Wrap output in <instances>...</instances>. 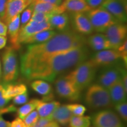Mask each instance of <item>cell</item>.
<instances>
[{"instance_id":"23","label":"cell","mask_w":127,"mask_h":127,"mask_svg":"<svg viewBox=\"0 0 127 127\" xmlns=\"http://www.w3.org/2000/svg\"><path fill=\"white\" fill-rule=\"evenodd\" d=\"M4 86V94L5 98L10 101L18 95L26 93L28 91L27 87L23 83L3 84Z\"/></svg>"},{"instance_id":"46","label":"cell","mask_w":127,"mask_h":127,"mask_svg":"<svg viewBox=\"0 0 127 127\" xmlns=\"http://www.w3.org/2000/svg\"><path fill=\"white\" fill-rule=\"evenodd\" d=\"M44 127H61L58 124V123H57L56 122H55L54 121H52L51 122H50L48 124L46 125Z\"/></svg>"},{"instance_id":"17","label":"cell","mask_w":127,"mask_h":127,"mask_svg":"<svg viewBox=\"0 0 127 127\" xmlns=\"http://www.w3.org/2000/svg\"><path fill=\"white\" fill-rule=\"evenodd\" d=\"M59 7L61 12L70 13L87 12L91 9L85 0H63V2Z\"/></svg>"},{"instance_id":"25","label":"cell","mask_w":127,"mask_h":127,"mask_svg":"<svg viewBox=\"0 0 127 127\" xmlns=\"http://www.w3.org/2000/svg\"><path fill=\"white\" fill-rule=\"evenodd\" d=\"M55 30H45L40 31L30 36L24 42L23 44H36L45 42L57 34Z\"/></svg>"},{"instance_id":"7","label":"cell","mask_w":127,"mask_h":127,"mask_svg":"<svg viewBox=\"0 0 127 127\" xmlns=\"http://www.w3.org/2000/svg\"><path fill=\"white\" fill-rule=\"evenodd\" d=\"M124 69L125 66H123L118 63L103 66L95 78L96 83L108 90L115 82L121 79Z\"/></svg>"},{"instance_id":"2","label":"cell","mask_w":127,"mask_h":127,"mask_svg":"<svg viewBox=\"0 0 127 127\" xmlns=\"http://www.w3.org/2000/svg\"><path fill=\"white\" fill-rule=\"evenodd\" d=\"M89 55L90 51L87 45L56 54L36 65L26 79L54 82L62 74L87 60Z\"/></svg>"},{"instance_id":"41","label":"cell","mask_w":127,"mask_h":127,"mask_svg":"<svg viewBox=\"0 0 127 127\" xmlns=\"http://www.w3.org/2000/svg\"><path fill=\"white\" fill-rule=\"evenodd\" d=\"M10 127H27L23 120L20 118H16L10 123Z\"/></svg>"},{"instance_id":"20","label":"cell","mask_w":127,"mask_h":127,"mask_svg":"<svg viewBox=\"0 0 127 127\" xmlns=\"http://www.w3.org/2000/svg\"><path fill=\"white\" fill-rule=\"evenodd\" d=\"M48 23L54 30H57L60 32L68 30L70 17L66 12H56L51 16Z\"/></svg>"},{"instance_id":"33","label":"cell","mask_w":127,"mask_h":127,"mask_svg":"<svg viewBox=\"0 0 127 127\" xmlns=\"http://www.w3.org/2000/svg\"><path fill=\"white\" fill-rule=\"evenodd\" d=\"M39 119L37 111H33L25 117L23 121L27 127H32Z\"/></svg>"},{"instance_id":"22","label":"cell","mask_w":127,"mask_h":127,"mask_svg":"<svg viewBox=\"0 0 127 127\" xmlns=\"http://www.w3.org/2000/svg\"><path fill=\"white\" fill-rule=\"evenodd\" d=\"M72 116V112L68 108L66 105H60L51 114L53 121L62 126L68 125Z\"/></svg>"},{"instance_id":"14","label":"cell","mask_w":127,"mask_h":127,"mask_svg":"<svg viewBox=\"0 0 127 127\" xmlns=\"http://www.w3.org/2000/svg\"><path fill=\"white\" fill-rule=\"evenodd\" d=\"M34 0H8L6 6L4 23L6 25L13 17L21 14L25 8L33 2Z\"/></svg>"},{"instance_id":"48","label":"cell","mask_w":127,"mask_h":127,"mask_svg":"<svg viewBox=\"0 0 127 127\" xmlns=\"http://www.w3.org/2000/svg\"><path fill=\"white\" fill-rule=\"evenodd\" d=\"M2 82V65H1V59H0V84Z\"/></svg>"},{"instance_id":"11","label":"cell","mask_w":127,"mask_h":127,"mask_svg":"<svg viewBox=\"0 0 127 127\" xmlns=\"http://www.w3.org/2000/svg\"><path fill=\"white\" fill-rule=\"evenodd\" d=\"M70 23L74 31L82 35H90L94 32L85 12L71 13Z\"/></svg>"},{"instance_id":"15","label":"cell","mask_w":127,"mask_h":127,"mask_svg":"<svg viewBox=\"0 0 127 127\" xmlns=\"http://www.w3.org/2000/svg\"><path fill=\"white\" fill-rule=\"evenodd\" d=\"M101 7L105 9L120 23H125L127 20V9L119 0H104Z\"/></svg>"},{"instance_id":"28","label":"cell","mask_w":127,"mask_h":127,"mask_svg":"<svg viewBox=\"0 0 127 127\" xmlns=\"http://www.w3.org/2000/svg\"><path fill=\"white\" fill-rule=\"evenodd\" d=\"M91 117L89 116L73 115L69 121V127H90L91 125Z\"/></svg>"},{"instance_id":"34","label":"cell","mask_w":127,"mask_h":127,"mask_svg":"<svg viewBox=\"0 0 127 127\" xmlns=\"http://www.w3.org/2000/svg\"><path fill=\"white\" fill-rule=\"evenodd\" d=\"M29 95L28 91L26 93L18 95L13 98V103L15 105H23L27 103L28 101Z\"/></svg>"},{"instance_id":"4","label":"cell","mask_w":127,"mask_h":127,"mask_svg":"<svg viewBox=\"0 0 127 127\" xmlns=\"http://www.w3.org/2000/svg\"><path fill=\"white\" fill-rule=\"evenodd\" d=\"M84 102L93 109H107L113 106L108 90L96 83L91 84L87 88Z\"/></svg>"},{"instance_id":"43","label":"cell","mask_w":127,"mask_h":127,"mask_svg":"<svg viewBox=\"0 0 127 127\" xmlns=\"http://www.w3.org/2000/svg\"><path fill=\"white\" fill-rule=\"evenodd\" d=\"M34 1H42L57 6H60L63 2V0H34Z\"/></svg>"},{"instance_id":"19","label":"cell","mask_w":127,"mask_h":127,"mask_svg":"<svg viewBox=\"0 0 127 127\" xmlns=\"http://www.w3.org/2000/svg\"><path fill=\"white\" fill-rule=\"evenodd\" d=\"M31 88L38 94L44 96V101H51L54 96L53 94L52 87L45 81L41 79H35L31 83Z\"/></svg>"},{"instance_id":"8","label":"cell","mask_w":127,"mask_h":127,"mask_svg":"<svg viewBox=\"0 0 127 127\" xmlns=\"http://www.w3.org/2000/svg\"><path fill=\"white\" fill-rule=\"evenodd\" d=\"M90 117L91 123L96 127H126L118 114L109 109L98 111Z\"/></svg>"},{"instance_id":"30","label":"cell","mask_w":127,"mask_h":127,"mask_svg":"<svg viewBox=\"0 0 127 127\" xmlns=\"http://www.w3.org/2000/svg\"><path fill=\"white\" fill-rule=\"evenodd\" d=\"M21 13V15H20V28L25 26L31 18L33 13V8L31 5L25 8Z\"/></svg>"},{"instance_id":"36","label":"cell","mask_w":127,"mask_h":127,"mask_svg":"<svg viewBox=\"0 0 127 127\" xmlns=\"http://www.w3.org/2000/svg\"><path fill=\"white\" fill-rule=\"evenodd\" d=\"M9 102V100L7 99L5 96L4 84L1 83L0 84V109L5 107Z\"/></svg>"},{"instance_id":"3","label":"cell","mask_w":127,"mask_h":127,"mask_svg":"<svg viewBox=\"0 0 127 127\" xmlns=\"http://www.w3.org/2000/svg\"><path fill=\"white\" fill-rule=\"evenodd\" d=\"M97 67L91 60H86L74 68L64 77L79 91L88 88L96 77Z\"/></svg>"},{"instance_id":"18","label":"cell","mask_w":127,"mask_h":127,"mask_svg":"<svg viewBox=\"0 0 127 127\" xmlns=\"http://www.w3.org/2000/svg\"><path fill=\"white\" fill-rule=\"evenodd\" d=\"M87 44L95 51L112 49L110 43L104 33L96 32L90 35L87 38Z\"/></svg>"},{"instance_id":"49","label":"cell","mask_w":127,"mask_h":127,"mask_svg":"<svg viewBox=\"0 0 127 127\" xmlns=\"http://www.w3.org/2000/svg\"><path fill=\"white\" fill-rule=\"evenodd\" d=\"M95 127V126H93V127Z\"/></svg>"},{"instance_id":"39","label":"cell","mask_w":127,"mask_h":127,"mask_svg":"<svg viewBox=\"0 0 127 127\" xmlns=\"http://www.w3.org/2000/svg\"><path fill=\"white\" fill-rule=\"evenodd\" d=\"M17 109L16 107L14 106V105H10L8 107H5L3 108L0 109V115L2 114H7V113H11V112H17Z\"/></svg>"},{"instance_id":"24","label":"cell","mask_w":127,"mask_h":127,"mask_svg":"<svg viewBox=\"0 0 127 127\" xmlns=\"http://www.w3.org/2000/svg\"><path fill=\"white\" fill-rule=\"evenodd\" d=\"M60 106V103L58 101H44L39 100L36 107V109L39 117L41 118H44L50 116Z\"/></svg>"},{"instance_id":"37","label":"cell","mask_w":127,"mask_h":127,"mask_svg":"<svg viewBox=\"0 0 127 127\" xmlns=\"http://www.w3.org/2000/svg\"><path fill=\"white\" fill-rule=\"evenodd\" d=\"M52 121H53V120L52 118L51 115L47 117L41 118L38 120L36 123L32 127H44L48 124L50 122H51Z\"/></svg>"},{"instance_id":"35","label":"cell","mask_w":127,"mask_h":127,"mask_svg":"<svg viewBox=\"0 0 127 127\" xmlns=\"http://www.w3.org/2000/svg\"><path fill=\"white\" fill-rule=\"evenodd\" d=\"M117 51L120 54L121 60L123 61L124 64L127 66V39L120 47L117 49Z\"/></svg>"},{"instance_id":"44","label":"cell","mask_w":127,"mask_h":127,"mask_svg":"<svg viewBox=\"0 0 127 127\" xmlns=\"http://www.w3.org/2000/svg\"><path fill=\"white\" fill-rule=\"evenodd\" d=\"M7 42V38L6 36H0V50L4 48Z\"/></svg>"},{"instance_id":"31","label":"cell","mask_w":127,"mask_h":127,"mask_svg":"<svg viewBox=\"0 0 127 127\" xmlns=\"http://www.w3.org/2000/svg\"><path fill=\"white\" fill-rule=\"evenodd\" d=\"M66 105L69 111L72 112L73 115L83 116L87 111L86 107L81 104H70Z\"/></svg>"},{"instance_id":"45","label":"cell","mask_w":127,"mask_h":127,"mask_svg":"<svg viewBox=\"0 0 127 127\" xmlns=\"http://www.w3.org/2000/svg\"><path fill=\"white\" fill-rule=\"evenodd\" d=\"M0 127H10V123L5 121L0 115Z\"/></svg>"},{"instance_id":"16","label":"cell","mask_w":127,"mask_h":127,"mask_svg":"<svg viewBox=\"0 0 127 127\" xmlns=\"http://www.w3.org/2000/svg\"><path fill=\"white\" fill-rule=\"evenodd\" d=\"M7 34L9 38L11 47L16 51L20 48L18 43V36L20 30V14L15 16L8 23Z\"/></svg>"},{"instance_id":"29","label":"cell","mask_w":127,"mask_h":127,"mask_svg":"<svg viewBox=\"0 0 127 127\" xmlns=\"http://www.w3.org/2000/svg\"><path fill=\"white\" fill-rule=\"evenodd\" d=\"M56 13V12H33L30 21L34 22V23H41L44 22H48V20L52 14Z\"/></svg>"},{"instance_id":"12","label":"cell","mask_w":127,"mask_h":127,"mask_svg":"<svg viewBox=\"0 0 127 127\" xmlns=\"http://www.w3.org/2000/svg\"><path fill=\"white\" fill-rule=\"evenodd\" d=\"M97 67L114 64L121 60L120 54L117 50H105L95 52L90 59Z\"/></svg>"},{"instance_id":"21","label":"cell","mask_w":127,"mask_h":127,"mask_svg":"<svg viewBox=\"0 0 127 127\" xmlns=\"http://www.w3.org/2000/svg\"><path fill=\"white\" fill-rule=\"evenodd\" d=\"M108 90L113 105L127 101V92L124 88L121 79L115 82Z\"/></svg>"},{"instance_id":"32","label":"cell","mask_w":127,"mask_h":127,"mask_svg":"<svg viewBox=\"0 0 127 127\" xmlns=\"http://www.w3.org/2000/svg\"><path fill=\"white\" fill-rule=\"evenodd\" d=\"M116 112L124 122L127 121V101L115 104L114 106Z\"/></svg>"},{"instance_id":"9","label":"cell","mask_w":127,"mask_h":127,"mask_svg":"<svg viewBox=\"0 0 127 127\" xmlns=\"http://www.w3.org/2000/svg\"><path fill=\"white\" fill-rule=\"evenodd\" d=\"M54 83L55 91L61 98L71 101L80 99L81 92L78 90L64 75L58 77L54 81Z\"/></svg>"},{"instance_id":"40","label":"cell","mask_w":127,"mask_h":127,"mask_svg":"<svg viewBox=\"0 0 127 127\" xmlns=\"http://www.w3.org/2000/svg\"><path fill=\"white\" fill-rule=\"evenodd\" d=\"M8 0H0V19L4 21Z\"/></svg>"},{"instance_id":"42","label":"cell","mask_w":127,"mask_h":127,"mask_svg":"<svg viewBox=\"0 0 127 127\" xmlns=\"http://www.w3.org/2000/svg\"><path fill=\"white\" fill-rule=\"evenodd\" d=\"M7 25L4 22L0 21V36H7Z\"/></svg>"},{"instance_id":"1","label":"cell","mask_w":127,"mask_h":127,"mask_svg":"<svg viewBox=\"0 0 127 127\" xmlns=\"http://www.w3.org/2000/svg\"><path fill=\"white\" fill-rule=\"evenodd\" d=\"M87 45V38L74 31L57 32L51 38L40 44H30L20 57V69L26 78L32 69L52 55Z\"/></svg>"},{"instance_id":"26","label":"cell","mask_w":127,"mask_h":127,"mask_svg":"<svg viewBox=\"0 0 127 127\" xmlns=\"http://www.w3.org/2000/svg\"><path fill=\"white\" fill-rule=\"evenodd\" d=\"M32 7L33 12H61L59 6L55 5L42 1H33L31 4Z\"/></svg>"},{"instance_id":"10","label":"cell","mask_w":127,"mask_h":127,"mask_svg":"<svg viewBox=\"0 0 127 127\" xmlns=\"http://www.w3.org/2000/svg\"><path fill=\"white\" fill-rule=\"evenodd\" d=\"M104 34L107 38L112 50H117L127 39V25L125 23H115L109 26Z\"/></svg>"},{"instance_id":"13","label":"cell","mask_w":127,"mask_h":127,"mask_svg":"<svg viewBox=\"0 0 127 127\" xmlns=\"http://www.w3.org/2000/svg\"><path fill=\"white\" fill-rule=\"evenodd\" d=\"M45 30H54L48 22L37 23L29 21L23 28H20L18 36V43L21 45L28 38L36 33Z\"/></svg>"},{"instance_id":"5","label":"cell","mask_w":127,"mask_h":127,"mask_svg":"<svg viewBox=\"0 0 127 127\" xmlns=\"http://www.w3.org/2000/svg\"><path fill=\"white\" fill-rule=\"evenodd\" d=\"M2 81L4 84L13 82L19 76L17 51L11 46L5 49L2 55Z\"/></svg>"},{"instance_id":"6","label":"cell","mask_w":127,"mask_h":127,"mask_svg":"<svg viewBox=\"0 0 127 127\" xmlns=\"http://www.w3.org/2000/svg\"><path fill=\"white\" fill-rule=\"evenodd\" d=\"M85 13L93 26L94 31L98 33H104L109 26L120 23L101 6L91 9Z\"/></svg>"},{"instance_id":"38","label":"cell","mask_w":127,"mask_h":127,"mask_svg":"<svg viewBox=\"0 0 127 127\" xmlns=\"http://www.w3.org/2000/svg\"><path fill=\"white\" fill-rule=\"evenodd\" d=\"M104 0H85L87 4L91 9L100 7Z\"/></svg>"},{"instance_id":"47","label":"cell","mask_w":127,"mask_h":127,"mask_svg":"<svg viewBox=\"0 0 127 127\" xmlns=\"http://www.w3.org/2000/svg\"><path fill=\"white\" fill-rule=\"evenodd\" d=\"M125 9H127V0H119Z\"/></svg>"},{"instance_id":"27","label":"cell","mask_w":127,"mask_h":127,"mask_svg":"<svg viewBox=\"0 0 127 127\" xmlns=\"http://www.w3.org/2000/svg\"><path fill=\"white\" fill-rule=\"evenodd\" d=\"M39 99H32L30 100L29 102L25 103L24 105L21 107L17 109V112L19 118L24 120L25 117L31 113L36 108Z\"/></svg>"}]
</instances>
